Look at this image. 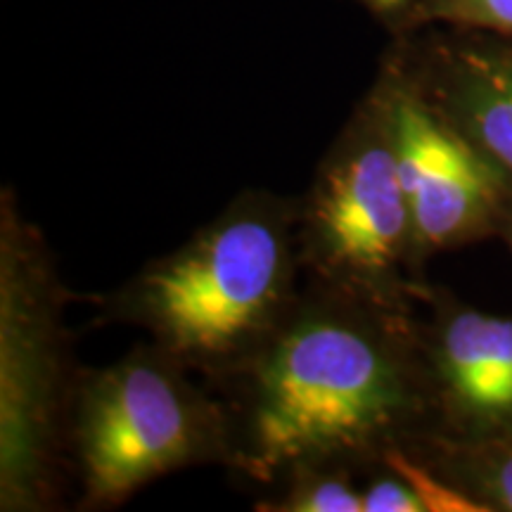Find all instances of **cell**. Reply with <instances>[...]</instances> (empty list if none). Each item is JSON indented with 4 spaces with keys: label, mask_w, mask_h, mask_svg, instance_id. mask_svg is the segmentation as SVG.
I'll return each instance as SVG.
<instances>
[{
    "label": "cell",
    "mask_w": 512,
    "mask_h": 512,
    "mask_svg": "<svg viewBox=\"0 0 512 512\" xmlns=\"http://www.w3.org/2000/svg\"><path fill=\"white\" fill-rule=\"evenodd\" d=\"M297 219L271 197H242L188 245L145 268L124 313L181 366L245 363L292 311Z\"/></svg>",
    "instance_id": "obj_2"
},
{
    "label": "cell",
    "mask_w": 512,
    "mask_h": 512,
    "mask_svg": "<svg viewBox=\"0 0 512 512\" xmlns=\"http://www.w3.org/2000/svg\"><path fill=\"white\" fill-rule=\"evenodd\" d=\"M157 347L83 384L76 453L88 503H121L152 479L226 451V418Z\"/></svg>",
    "instance_id": "obj_3"
},
{
    "label": "cell",
    "mask_w": 512,
    "mask_h": 512,
    "mask_svg": "<svg viewBox=\"0 0 512 512\" xmlns=\"http://www.w3.org/2000/svg\"><path fill=\"white\" fill-rule=\"evenodd\" d=\"M439 373L448 399L479 425L512 420V320L460 311L441 328Z\"/></svg>",
    "instance_id": "obj_6"
},
{
    "label": "cell",
    "mask_w": 512,
    "mask_h": 512,
    "mask_svg": "<svg viewBox=\"0 0 512 512\" xmlns=\"http://www.w3.org/2000/svg\"><path fill=\"white\" fill-rule=\"evenodd\" d=\"M384 302L325 285L240 363L233 463L261 482L387 456L411 408Z\"/></svg>",
    "instance_id": "obj_1"
},
{
    "label": "cell",
    "mask_w": 512,
    "mask_h": 512,
    "mask_svg": "<svg viewBox=\"0 0 512 512\" xmlns=\"http://www.w3.org/2000/svg\"><path fill=\"white\" fill-rule=\"evenodd\" d=\"M486 486H489L491 496H494V501L501 505V508L512 510V453L498 458L496 463L491 465Z\"/></svg>",
    "instance_id": "obj_11"
},
{
    "label": "cell",
    "mask_w": 512,
    "mask_h": 512,
    "mask_svg": "<svg viewBox=\"0 0 512 512\" xmlns=\"http://www.w3.org/2000/svg\"><path fill=\"white\" fill-rule=\"evenodd\" d=\"M292 486L273 510L287 512H363V494L342 467H320L290 477Z\"/></svg>",
    "instance_id": "obj_8"
},
{
    "label": "cell",
    "mask_w": 512,
    "mask_h": 512,
    "mask_svg": "<svg viewBox=\"0 0 512 512\" xmlns=\"http://www.w3.org/2000/svg\"><path fill=\"white\" fill-rule=\"evenodd\" d=\"M363 494V512H425L427 505L406 477L392 470V475L377 477Z\"/></svg>",
    "instance_id": "obj_9"
},
{
    "label": "cell",
    "mask_w": 512,
    "mask_h": 512,
    "mask_svg": "<svg viewBox=\"0 0 512 512\" xmlns=\"http://www.w3.org/2000/svg\"><path fill=\"white\" fill-rule=\"evenodd\" d=\"M415 245L444 247L479 226L498 200L494 164L413 95L387 102Z\"/></svg>",
    "instance_id": "obj_5"
},
{
    "label": "cell",
    "mask_w": 512,
    "mask_h": 512,
    "mask_svg": "<svg viewBox=\"0 0 512 512\" xmlns=\"http://www.w3.org/2000/svg\"><path fill=\"white\" fill-rule=\"evenodd\" d=\"M299 219L304 259L325 285L387 304L396 268L415 245L387 110L337 140Z\"/></svg>",
    "instance_id": "obj_4"
},
{
    "label": "cell",
    "mask_w": 512,
    "mask_h": 512,
    "mask_svg": "<svg viewBox=\"0 0 512 512\" xmlns=\"http://www.w3.org/2000/svg\"><path fill=\"white\" fill-rule=\"evenodd\" d=\"M370 5H375V8H380V10H392V8H396V5H401L403 0H368Z\"/></svg>",
    "instance_id": "obj_12"
},
{
    "label": "cell",
    "mask_w": 512,
    "mask_h": 512,
    "mask_svg": "<svg viewBox=\"0 0 512 512\" xmlns=\"http://www.w3.org/2000/svg\"><path fill=\"white\" fill-rule=\"evenodd\" d=\"M456 110L482 155L512 176V64L470 57L456 91Z\"/></svg>",
    "instance_id": "obj_7"
},
{
    "label": "cell",
    "mask_w": 512,
    "mask_h": 512,
    "mask_svg": "<svg viewBox=\"0 0 512 512\" xmlns=\"http://www.w3.org/2000/svg\"><path fill=\"white\" fill-rule=\"evenodd\" d=\"M444 15L512 34V0H444Z\"/></svg>",
    "instance_id": "obj_10"
}]
</instances>
